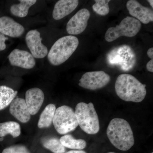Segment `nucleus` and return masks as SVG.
I'll list each match as a JSON object with an SVG mask.
<instances>
[{"instance_id": "f03ea898", "label": "nucleus", "mask_w": 153, "mask_h": 153, "mask_svg": "<svg viewBox=\"0 0 153 153\" xmlns=\"http://www.w3.org/2000/svg\"><path fill=\"white\" fill-rule=\"evenodd\" d=\"M110 142L115 147L126 151L134 144V138L131 127L123 119L115 118L110 122L106 131Z\"/></svg>"}, {"instance_id": "ddd939ff", "label": "nucleus", "mask_w": 153, "mask_h": 153, "mask_svg": "<svg viewBox=\"0 0 153 153\" xmlns=\"http://www.w3.org/2000/svg\"><path fill=\"white\" fill-rule=\"evenodd\" d=\"M25 29L22 25L8 16L0 18V33L12 38H18L24 34Z\"/></svg>"}, {"instance_id": "5701e85b", "label": "nucleus", "mask_w": 153, "mask_h": 153, "mask_svg": "<svg viewBox=\"0 0 153 153\" xmlns=\"http://www.w3.org/2000/svg\"><path fill=\"white\" fill-rule=\"evenodd\" d=\"M2 153H30L27 148L23 145H18L6 148Z\"/></svg>"}, {"instance_id": "9b49d317", "label": "nucleus", "mask_w": 153, "mask_h": 153, "mask_svg": "<svg viewBox=\"0 0 153 153\" xmlns=\"http://www.w3.org/2000/svg\"><path fill=\"white\" fill-rule=\"evenodd\" d=\"M8 58L12 66L25 69H31L36 64L35 58L33 55L25 50L14 49L9 55Z\"/></svg>"}, {"instance_id": "a211bd4d", "label": "nucleus", "mask_w": 153, "mask_h": 153, "mask_svg": "<svg viewBox=\"0 0 153 153\" xmlns=\"http://www.w3.org/2000/svg\"><path fill=\"white\" fill-rule=\"evenodd\" d=\"M20 3L11 6V13L15 16L24 18L27 15L29 9L34 4H36V0H20Z\"/></svg>"}, {"instance_id": "2eb2a0df", "label": "nucleus", "mask_w": 153, "mask_h": 153, "mask_svg": "<svg viewBox=\"0 0 153 153\" xmlns=\"http://www.w3.org/2000/svg\"><path fill=\"white\" fill-rule=\"evenodd\" d=\"M79 4L78 0H60L55 4L52 16L59 20L68 16L76 9Z\"/></svg>"}, {"instance_id": "f257e3e1", "label": "nucleus", "mask_w": 153, "mask_h": 153, "mask_svg": "<svg viewBox=\"0 0 153 153\" xmlns=\"http://www.w3.org/2000/svg\"><path fill=\"white\" fill-rule=\"evenodd\" d=\"M146 84L128 74H121L115 84V90L119 97L126 102H141L147 94Z\"/></svg>"}, {"instance_id": "b1692460", "label": "nucleus", "mask_w": 153, "mask_h": 153, "mask_svg": "<svg viewBox=\"0 0 153 153\" xmlns=\"http://www.w3.org/2000/svg\"><path fill=\"white\" fill-rule=\"evenodd\" d=\"M8 38L6 37L2 33H0V51L5 50L6 48L5 41Z\"/></svg>"}, {"instance_id": "7ed1b4c3", "label": "nucleus", "mask_w": 153, "mask_h": 153, "mask_svg": "<svg viewBox=\"0 0 153 153\" xmlns=\"http://www.w3.org/2000/svg\"><path fill=\"white\" fill-rule=\"evenodd\" d=\"M78 38L74 36H64L53 44L48 54L49 62L59 66L66 62L75 52L79 45Z\"/></svg>"}, {"instance_id": "6e6552de", "label": "nucleus", "mask_w": 153, "mask_h": 153, "mask_svg": "<svg viewBox=\"0 0 153 153\" xmlns=\"http://www.w3.org/2000/svg\"><path fill=\"white\" fill-rule=\"evenodd\" d=\"M90 13L87 9L79 10L71 19L66 25V31L70 35L81 34L86 29Z\"/></svg>"}, {"instance_id": "dca6fc26", "label": "nucleus", "mask_w": 153, "mask_h": 153, "mask_svg": "<svg viewBox=\"0 0 153 153\" xmlns=\"http://www.w3.org/2000/svg\"><path fill=\"white\" fill-rule=\"evenodd\" d=\"M56 109V106L53 104L48 105L45 107L38 120V126L39 128H47L51 126Z\"/></svg>"}, {"instance_id": "c85d7f7f", "label": "nucleus", "mask_w": 153, "mask_h": 153, "mask_svg": "<svg viewBox=\"0 0 153 153\" xmlns=\"http://www.w3.org/2000/svg\"><path fill=\"white\" fill-rule=\"evenodd\" d=\"M3 140H4L3 138H0V141H2Z\"/></svg>"}, {"instance_id": "39448f33", "label": "nucleus", "mask_w": 153, "mask_h": 153, "mask_svg": "<svg viewBox=\"0 0 153 153\" xmlns=\"http://www.w3.org/2000/svg\"><path fill=\"white\" fill-rule=\"evenodd\" d=\"M52 123L55 130L60 134H66L73 131L78 126L75 111L66 105L56 109Z\"/></svg>"}, {"instance_id": "20e7f679", "label": "nucleus", "mask_w": 153, "mask_h": 153, "mask_svg": "<svg viewBox=\"0 0 153 153\" xmlns=\"http://www.w3.org/2000/svg\"><path fill=\"white\" fill-rule=\"evenodd\" d=\"M74 111L78 126L83 131L88 134L98 132L100 128L99 120L92 102H79L76 105Z\"/></svg>"}, {"instance_id": "cd10ccee", "label": "nucleus", "mask_w": 153, "mask_h": 153, "mask_svg": "<svg viewBox=\"0 0 153 153\" xmlns=\"http://www.w3.org/2000/svg\"><path fill=\"white\" fill-rule=\"evenodd\" d=\"M148 2L150 4L151 6V7H152V8H153V0H148Z\"/></svg>"}, {"instance_id": "c756f323", "label": "nucleus", "mask_w": 153, "mask_h": 153, "mask_svg": "<svg viewBox=\"0 0 153 153\" xmlns=\"http://www.w3.org/2000/svg\"><path fill=\"white\" fill-rule=\"evenodd\" d=\"M114 153V152H108V153Z\"/></svg>"}, {"instance_id": "1a4fd4ad", "label": "nucleus", "mask_w": 153, "mask_h": 153, "mask_svg": "<svg viewBox=\"0 0 153 153\" xmlns=\"http://www.w3.org/2000/svg\"><path fill=\"white\" fill-rule=\"evenodd\" d=\"M25 40L31 55L34 58L41 59L47 56L48 49L42 43L40 32L37 30H30L27 33Z\"/></svg>"}, {"instance_id": "412c9836", "label": "nucleus", "mask_w": 153, "mask_h": 153, "mask_svg": "<svg viewBox=\"0 0 153 153\" xmlns=\"http://www.w3.org/2000/svg\"><path fill=\"white\" fill-rule=\"evenodd\" d=\"M60 143L65 148L76 150H82L86 146V141L83 139H75L70 134L65 135L60 139Z\"/></svg>"}, {"instance_id": "aec40b11", "label": "nucleus", "mask_w": 153, "mask_h": 153, "mask_svg": "<svg viewBox=\"0 0 153 153\" xmlns=\"http://www.w3.org/2000/svg\"><path fill=\"white\" fill-rule=\"evenodd\" d=\"M43 146L53 153H64L66 148L60 143V139L54 137H46L41 139Z\"/></svg>"}, {"instance_id": "bb28decb", "label": "nucleus", "mask_w": 153, "mask_h": 153, "mask_svg": "<svg viewBox=\"0 0 153 153\" xmlns=\"http://www.w3.org/2000/svg\"><path fill=\"white\" fill-rule=\"evenodd\" d=\"M64 153H87L85 151L82 150H71Z\"/></svg>"}, {"instance_id": "393cba45", "label": "nucleus", "mask_w": 153, "mask_h": 153, "mask_svg": "<svg viewBox=\"0 0 153 153\" xmlns=\"http://www.w3.org/2000/svg\"><path fill=\"white\" fill-rule=\"evenodd\" d=\"M146 68L149 71L151 72H153V60L151 59L148 62L146 65Z\"/></svg>"}, {"instance_id": "423d86ee", "label": "nucleus", "mask_w": 153, "mask_h": 153, "mask_svg": "<svg viewBox=\"0 0 153 153\" xmlns=\"http://www.w3.org/2000/svg\"><path fill=\"white\" fill-rule=\"evenodd\" d=\"M141 27V24L138 20L128 16L124 19L119 25L108 28L105 39L107 42H111L121 36L133 37L139 32Z\"/></svg>"}, {"instance_id": "9d476101", "label": "nucleus", "mask_w": 153, "mask_h": 153, "mask_svg": "<svg viewBox=\"0 0 153 153\" xmlns=\"http://www.w3.org/2000/svg\"><path fill=\"white\" fill-rule=\"evenodd\" d=\"M126 7L130 15L136 18L140 22L146 25L153 22V10L142 5L137 1H128L127 2Z\"/></svg>"}, {"instance_id": "f3484780", "label": "nucleus", "mask_w": 153, "mask_h": 153, "mask_svg": "<svg viewBox=\"0 0 153 153\" xmlns=\"http://www.w3.org/2000/svg\"><path fill=\"white\" fill-rule=\"evenodd\" d=\"M17 94V91L5 85L0 86V110L4 109L10 105Z\"/></svg>"}, {"instance_id": "a878e982", "label": "nucleus", "mask_w": 153, "mask_h": 153, "mask_svg": "<svg viewBox=\"0 0 153 153\" xmlns=\"http://www.w3.org/2000/svg\"><path fill=\"white\" fill-rule=\"evenodd\" d=\"M147 55L148 57L151 58V59H153V48H150L148 49L147 51Z\"/></svg>"}, {"instance_id": "7c9ffc66", "label": "nucleus", "mask_w": 153, "mask_h": 153, "mask_svg": "<svg viewBox=\"0 0 153 153\" xmlns=\"http://www.w3.org/2000/svg\"><path fill=\"white\" fill-rule=\"evenodd\" d=\"M152 153H153L152 152Z\"/></svg>"}, {"instance_id": "0eeeda50", "label": "nucleus", "mask_w": 153, "mask_h": 153, "mask_svg": "<svg viewBox=\"0 0 153 153\" xmlns=\"http://www.w3.org/2000/svg\"><path fill=\"white\" fill-rule=\"evenodd\" d=\"M110 81V76L104 71H90L82 75L79 85L85 89L95 90L104 87Z\"/></svg>"}, {"instance_id": "4468645a", "label": "nucleus", "mask_w": 153, "mask_h": 153, "mask_svg": "<svg viewBox=\"0 0 153 153\" xmlns=\"http://www.w3.org/2000/svg\"><path fill=\"white\" fill-rule=\"evenodd\" d=\"M10 112L14 117L22 123L30 121L31 114L28 110L25 99L22 98L15 99L10 105Z\"/></svg>"}, {"instance_id": "f8f14e48", "label": "nucleus", "mask_w": 153, "mask_h": 153, "mask_svg": "<svg viewBox=\"0 0 153 153\" xmlns=\"http://www.w3.org/2000/svg\"><path fill=\"white\" fill-rule=\"evenodd\" d=\"M25 100L30 114L34 115L40 110L44 102V92L38 88H30L26 92Z\"/></svg>"}, {"instance_id": "4be33fe9", "label": "nucleus", "mask_w": 153, "mask_h": 153, "mask_svg": "<svg viewBox=\"0 0 153 153\" xmlns=\"http://www.w3.org/2000/svg\"><path fill=\"white\" fill-rule=\"evenodd\" d=\"M95 4L92 6L93 10L96 13L102 16H106L109 13L110 8L108 3L110 0H95Z\"/></svg>"}, {"instance_id": "6ab92c4d", "label": "nucleus", "mask_w": 153, "mask_h": 153, "mask_svg": "<svg viewBox=\"0 0 153 153\" xmlns=\"http://www.w3.org/2000/svg\"><path fill=\"white\" fill-rule=\"evenodd\" d=\"M21 133V128L18 123L14 121L6 122L0 123V137L3 138L8 134L13 137H19Z\"/></svg>"}]
</instances>
